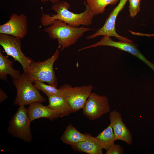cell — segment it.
Masks as SVG:
<instances>
[{
  "mask_svg": "<svg viewBox=\"0 0 154 154\" xmlns=\"http://www.w3.org/2000/svg\"><path fill=\"white\" fill-rule=\"evenodd\" d=\"M70 4L66 1H60L53 4L51 9L54 10L56 14L51 15L42 13L40 22L44 27H48L52 24L56 20L59 19L69 26L77 27L80 25L88 26L91 25L95 15L93 12L86 4L85 11L79 14L75 13L68 9Z\"/></svg>",
  "mask_w": 154,
  "mask_h": 154,
  "instance_id": "1",
  "label": "cell"
},
{
  "mask_svg": "<svg viewBox=\"0 0 154 154\" xmlns=\"http://www.w3.org/2000/svg\"><path fill=\"white\" fill-rule=\"evenodd\" d=\"M91 30L90 28L84 27H72L57 19L52 25L46 28L44 31L51 39L58 40V47L60 50H63L74 44L85 32Z\"/></svg>",
  "mask_w": 154,
  "mask_h": 154,
  "instance_id": "2",
  "label": "cell"
},
{
  "mask_svg": "<svg viewBox=\"0 0 154 154\" xmlns=\"http://www.w3.org/2000/svg\"><path fill=\"white\" fill-rule=\"evenodd\" d=\"M58 47L53 55L43 61H33L25 74L29 79L33 82L39 81L47 82L57 88V79L53 68V65L59 55Z\"/></svg>",
  "mask_w": 154,
  "mask_h": 154,
  "instance_id": "3",
  "label": "cell"
},
{
  "mask_svg": "<svg viewBox=\"0 0 154 154\" xmlns=\"http://www.w3.org/2000/svg\"><path fill=\"white\" fill-rule=\"evenodd\" d=\"M13 83L17 90L16 96L14 102L15 105L25 106L35 102L42 103L46 101L33 82L29 79L24 73L18 78L13 80Z\"/></svg>",
  "mask_w": 154,
  "mask_h": 154,
  "instance_id": "4",
  "label": "cell"
},
{
  "mask_svg": "<svg viewBox=\"0 0 154 154\" xmlns=\"http://www.w3.org/2000/svg\"><path fill=\"white\" fill-rule=\"evenodd\" d=\"M31 122L27 108L24 106H19L9 122L8 132L14 137L26 142H31L33 139L30 129Z\"/></svg>",
  "mask_w": 154,
  "mask_h": 154,
  "instance_id": "5",
  "label": "cell"
},
{
  "mask_svg": "<svg viewBox=\"0 0 154 154\" xmlns=\"http://www.w3.org/2000/svg\"><path fill=\"white\" fill-rule=\"evenodd\" d=\"M74 112L82 109L93 89L91 85L72 87L64 84L59 88Z\"/></svg>",
  "mask_w": 154,
  "mask_h": 154,
  "instance_id": "6",
  "label": "cell"
},
{
  "mask_svg": "<svg viewBox=\"0 0 154 154\" xmlns=\"http://www.w3.org/2000/svg\"><path fill=\"white\" fill-rule=\"evenodd\" d=\"M21 39L11 35L0 34V44L7 55L12 56L15 61L20 63L25 73L33 61L22 51Z\"/></svg>",
  "mask_w": 154,
  "mask_h": 154,
  "instance_id": "7",
  "label": "cell"
},
{
  "mask_svg": "<svg viewBox=\"0 0 154 154\" xmlns=\"http://www.w3.org/2000/svg\"><path fill=\"white\" fill-rule=\"evenodd\" d=\"M84 115L89 119L94 120L110 112L108 98L105 96L92 93L82 108Z\"/></svg>",
  "mask_w": 154,
  "mask_h": 154,
  "instance_id": "8",
  "label": "cell"
},
{
  "mask_svg": "<svg viewBox=\"0 0 154 154\" xmlns=\"http://www.w3.org/2000/svg\"><path fill=\"white\" fill-rule=\"evenodd\" d=\"M100 46H108L117 48L119 49L127 52L137 57L150 67L154 72V64L150 62L145 57L138 49L137 45L132 42L115 41L110 37L104 36L99 42L78 50H82L96 47Z\"/></svg>",
  "mask_w": 154,
  "mask_h": 154,
  "instance_id": "9",
  "label": "cell"
},
{
  "mask_svg": "<svg viewBox=\"0 0 154 154\" xmlns=\"http://www.w3.org/2000/svg\"><path fill=\"white\" fill-rule=\"evenodd\" d=\"M127 0H120L118 4L112 11L104 25L97 30L94 34L86 38L88 39H90L94 38L99 36L102 35L103 36L114 37L121 41L132 42V40L118 35L116 32L115 28V23L117 16L119 12L124 7Z\"/></svg>",
  "mask_w": 154,
  "mask_h": 154,
  "instance_id": "10",
  "label": "cell"
},
{
  "mask_svg": "<svg viewBox=\"0 0 154 154\" xmlns=\"http://www.w3.org/2000/svg\"><path fill=\"white\" fill-rule=\"evenodd\" d=\"M27 18L25 14L14 13L7 21L0 25V34L22 39L27 34Z\"/></svg>",
  "mask_w": 154,
  "mask_h": 154,
  "instance_id": "11",
  "label": "cell"
},
{
  "mask_svg": "<svg viewBox=\"0 0 154 154\" xmlns=\"http://www.w3.org/2000/svg\"><path fill=\"white\" fill-rule=\"evenodd\" d=\"M109 118L115 141L121 140L129 145H131L132 135L123 122L120 113L116 110H113L110 112Z\"/></svg>",
  "mask_w": 154,
  "mask_h": 154,
  "instance_id": "12",
  "label": "cell"
},
{
  "mask_svg": "<svg viewBox=\"0 0 154 154\" xmlns=\"http://www.w3.org/2000/svg\"><path fill=\"white\" fill-rule=\"evenodd\" d=\"M27 111L31 122L42 118L52 121L60 117L59 114L56 112L39 102H34L29 105Z\"/></svg>",
  "mask_w": 154,
  "mask_h": 154,
  "instance_id": "13",
  "label": "cell"
},
{
  "mask_svg": "<svg viewBox=\"0 0 154 154\" xmlns=\"http://www.w3.org/2000/svg\"><path fill=\"white\" fill-rule=\"evenodd\" d=\"M71 147L74 150L89 154H102V149L96 137L91 135L87 140L82 141Z\"/></svg>",
  "mask_w": 154,
  "mask_h": 154,
  "instance_id": "14",
  "label": "cell"
},
{
  "mask_svg": "<svg viewBox=\"0 0 154 154\" xmlns=\"http://www.w3.org/2000/svg\"><path fill=\"white\" fill-rule=\"evenodd\" d=\"M91 135L82 133L70 123L66 127L60 139L63 143L72 146L88 139Z\"/></svg>",
  "mask_w": 154,
  "mask_h": 154,
  "instance_id": "15",
  "label": "cell"
},
{
  "mask_svg": "<svg viewBox=\"0 0 154 154\" xmlns=\"http://www.w3.org/2000/svg\"><path fill=\"white\" fill-rule=\"evenodd\" d=\"M48 97V104L47 106L58 112L60 117L68 116L74 113L62 96H51Z\"/></svg>",
  "mask_w": 154,
  "mask_h": 154,
  "instance_id": "16",
  "label": "cell"
},
{
  "mask_svg": "<svg viewBox=\"0 0 154 154\" xmlns=\"http://www.w3.org/2000/svg\"><path fill=\"white\" fill-rule=\"evenodd\" d=\"M8 56L3 55L0 51V78L7 80V75H9L12 79H16L21 75L20 71L14 69L13 65L14 61L9 59Z\"/></svg>",
  "mask_w": 154,
  "mask_h": 154,
  "instance_id": "17",
  "label": "cell"
},
{
  "mask_svg": "<svg viewBox=\"0 0 154 154\" xmlns=\"http://www.w3.org/2000/svg\"><path fill=\"white\" fill-rule=\"evenodd\" d=\"M96 137L102 149L106 150L114 144L115 141L113 131L110 124Z\"/></svg>",
  "mask_w": 154,
  "mask_h": 154,
  "instance_id": "18",
  "label": "cell"
},
{
  "mask_svg": "<svg viewBox=\"0 0 154 154\" xmlns=\"http://www.w3.org/2000/svg\"><path fill=\"white\" fill-rule=\"evenodd\" d=\"M118 0H86V2L87 4L95 15L103 13L107 5H114L117 2Z\"/></svg>",
  "mask_w": 154,
  "mask_h": 154,
  "instance_id": "19",
  "label": "cell"
},
{
  "mask_svg": "<svg viewBox=\"0 0 154 154\" xmlns=\"http://www.w3.org/2000/svg\"><path fill=\"white\" fill-rule=\"evenodd\" d=\"M33 84L38 90L41 91L48 97L50 96H62L60 90L56 87L49 84H46L44 82L39 81H35Z\"/></svg>",
  "mask_w": 154,
  "mask_h": 154,
  "instance_id": "20",
  "label": "cell"
},
{
  "mask_svg": "<svg viewBox=\"0 0 154 154\" xmlns=\"http://www.w3.org/2000/svg\"><path fill=\"white\" fill-rule=\"evenodd\" d=\"M130 16L133 18L140 11L141 0H129Z\"/></svg>",
  "mask_w": 154,
  "mask_h": 154,
  "instance_id": "21",
  "label": "cell"
},
{
  "mask_svg": "<svg viewBox=\"0 0 154 154\" xmlns=\"http://www.w3.org/2000/svg\"><path fill=\"white\" fill-rule=\"evenodd\" d=\"M106 151V154H123L124 149L119 145L114 143Z\"/></svg>",
  "mask_w": 154,
  "mask_h": 154,
  "instance_id": "22",
  "label": "cell"
},
{
  "mask_svg": "<svg viewBox=\"0 0 154 154\" xmlns=\"http://www.w3.org/2000/svg\"><path fill=\"white\" fill-rule=\"evenodd\" d=\"M129 31L132 34L136 36L147 37H151L154 36V34H147L140 33L139 32H133L130 30H129Z\"/></svg>",
  "mask_w": 154,
  "mask_h": 154,
  "instance_id": "23",
  "label": "cell"
},
{
  "mask_svg": "<svg viewBox=\"0 0 154 154\" xmlns=\"http://www.w3.org/2000/svg\"><path fill=\"white\" fill-rule=\"evenodd\" d=\"M7 96L4 92L1 89H0V103H1L6 99Z\"/></svg>",
  "mask_w": 154,
  "mask_h": 154,
  "instance_id": "24",
  "label": "cell"
},
{
  "mask_svg": "<svg viewBox=\"0 0 154 154\" xmlns=\"http://www.w3.org/2000/svg\"><path fill=\"white\" fill-rule=\"evenodd\" d=\"M61 0H40L43 3L47 1H50L52 4H54L57 3L60 1Z\"/></svg>",
  "mask_w": 154,
  "mask_h": 154,
  "instance_id": "25",
  "label": "cell"
}]
</instances>
